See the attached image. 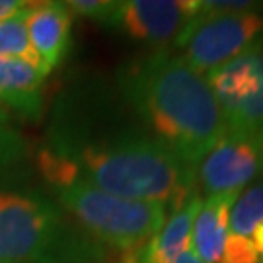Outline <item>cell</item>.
Returning a JSON list of instances; mask_svg holds the SVG:
<instances>
[{"label": "cell", "mask_w": 263, "mask_h": 263, "mask_svg": "<svg viewBox=\"0 0 263 263\" xmlns=\"http://www.w3.org/2000/svg\"><path fill=\"white\" fill-rule=\"evenodd\" d=\"M226 133L263 137V43L209 72Z\"/></svg>", "instance_id": "8992f818"}, {"label": "cell", "mask_w": 263, "mask_h": 263, "mask_svg": "<svg viewBox=\"0 0 263 263\" xmlns=\"http://www.w3.org/2000/svg\"><path fill=\"white\" fill-rule=\"evenodd\" d=\"M263 220V183H257L236 197L230 213V232L250 236Z\"/></svg>", "instance_id": "9a60e30c"}, {"label": "cell", "mask_w": 263, "mask_h": 263, "mask_svg": "<svg viewBox=\"0 0 263 263\" xmlns=\"http://www.w3.org/2000/svg\"><path fill=\"white\" fill-rule=\"evenodd\" d=\"M37 168L47 181L55 201L107 250L131 252L144 246L166 222L162 203L117 197L82 179L76 170L41 146Z\"/></svg>", "instance_id": "277c9868"}, {"label": "cell", "mask_w": 263, "mask_h": 263, "mask_svg": "<svg viewBox=\"0 0 263 263\" xmlns=\"http://www.w3.org/2000/svg\"><path fill=\"white\" fill-rule=\"evenodd\" d=\"M72 12L65 2H31L28 10L29 43L45 74L65 61L70 49Z\"/></svg>", "instance_id": "9c48e42d"}, {"label": "cell", "mask_w": 263, "mask_h": 263, "mask_svg": "<svg viewBox=\"0 0 263 263\" xmlns=\"http://www.w3.org/2000/svg\"><path fill=\"white\" fill-rule=\"evenodd\" d=\"M199 14V0H123L115 4L105 28L127 37L164 47L176 43Z\"/></svg>", "instance_id": "52a82bcc"}, {"label": "cell", "mask_w": 263, "mask_h": 263, "mask_svg": "<svg viewBox=\"0 0 263 263\" xmlns=\"http://www.w3.org/2000/svg\"><path fill=\"white\" fill-rule=\"evenodd\" d=\"M240 193H220L203 199L191 228V246L207 263H220L230 234V213Z\"/></svg>", "instance_id": "7c38bea8"}, {"label": "cell", "mask_w": 263, "mask_h": 263, "mask_svg": "<svg viewBox=\"0 0 263 263\" xmlns=\"http://www.w3.org/2000/svg\"><path fill=\"white\" fill-rule=\"evenodd\" d=\"M65 4L72 14L84 16V18H90L105 26L111 18L117 2H111V0H68Z\"/></svg>", "instance_id": "e0dca14e"}, {"label": "cell", "mask_w": 263, "mask_h": 263, "mask_svg": "<svg viewBox=\"0 0 263 263\" xmlns=\"http://www.w3.org/2000/svg\"><path fill=\"white\" fill-rule=\"evenodd\" d=\"M29 141L12 125L0 123V191L18 189L29 176Z\"/></svg>", "instance_id": "4fadbf2b"}, {"label": "cell", "mask_w": 263, "mask_h": 263, "mask_svg": "<svg viewBox=\"0 0 263 263\" xmlns=\"http://www.w3.org/2000/svg\"><path fill=\"white\" fill-rule=\"evenodd\" d=\"M45 78L35 65L0 59V105L10 117L35 121L43 113Z\"/></svg>", "instance_id": "8fae6325"}, {"label": "cell", "mask_w": 263, "mask_h": 263, "mask_svg": "<svg viewBox=\"0 0 263 263\" xmlns=\"http://www.w3.org/2000/svg\"><path fill=\"white\" fill-rule=\"evenodd\" d=\"M176 263H207V261H205V259L197 254V250H195L193 246H189L187 250L179 255Z\"/></svg>", "instance_id": "ffe728a7"}, {"label": "cell", "mask_w": 263, "mask_h": 263, "mask_svg": "<svg viewBox=\"0 0 263 263\" xmlns=\"http://www.w3.org/2000/svg\"><path fill=\"white\" fill-rule=\"evenodd\" d=\"M43 146L117 197L162 203L174 213L195 193L197 166L178 158L144 127L104 123L86 104L65 102Z\"/></svg>", "instance_id": "6da1fadb"}, {"label": "cell", "mask_w": 263, "mask_h": 263, "mask_svg": "<svg viewBox=\"0 0 263 263\" xmlns=\"http://www.w3.org/2000/svg\"><path fill=\"white\" fill-rule=\"evenodd\" d=\"M28 6L29 2H24V0H0V22L18 14L20 10L28 8Z\"/></svg>", "instance_id": "ac0fdd59"}, {"label": "cell", "mask_w": 263, "mask_h": 263, "mask_svg": "<svg viewBox=\"0 0 263 263\" xmlns=\"http://www.w3.org/2000/svg\"><path fill=\"white\" fill-rule=\"evenodd\" d=\"M263 174V137L224 133V137L199 160L197 179L209 195L240 193Z\"/></svg>", "instance_id": "ba28073f"}, {"label": "cell", "mask_w": 263, "mask_h": 263, "mask_svg": "<svg viewBox=\"0 0 263 263\" xmlns=\"http://www.w3.org/2000/svg\"><path fill=\"white\" fill-rule=\"evenodd\" d=\"M263 43L261 8L203 14L199 12L176 39L181 59L207 76L250 49Z\"/></svg>", "instance_id": "5b68a950"}, {"label": "cell", "mask_w": 263, "mask_h": 263, "mask_svg": "<svg viewBox=\"0 0 263 263\" xmlns=\"http://www.w3.org/2000/svg\"><path fill=\"white\" fill-rule=\"evenodd\" d=\"M31 6V2H29ZM28 8L20 10L18 14L0 22V59H16L35 65L45 74L43 66L39 63L35 51L29 43L28 35ZM47 76V74H45Z\"/></svg>", "instance_id": "5bb4252c"}, {"label": "cell", "mask_w": 263, "mask_h": 263, "mask_svg": "<svg viewBox=\"0 0 263 263\" xmlns=\"http://www.w3.org/2000/svg\"><path fill=\"white\" fill-rule=\"evenodd\" d=\"M203 199L197 191L176 209L156 234L144 246L125 252L119 263H176L191 246V228Z\"/></svg>", "instance_id": "30bf717a"}, {"label": "cell", "mask_w": 263, "mask_h": 263, "mask_svg": "<svg viewBox=\"0 0 263 263\" xmlns=\"http://www.w3.org/2000/svg\"><path fill=\"white\" fill-rule=\"evenodd\" d=\"M10 121H12V117H10L8 111H6V109L0 105V123H2V125H8Z\"/></svg>", "instance_id": "44dd1931"}, {"label": "cell", "mask_w": 263, "mask_h": 263, "mask_svg": "<svg viewBox=\"0 0 263 263\" xmlns=\"http://www.w3.org/2000/svg\"><path fill=\"white\" fill-rule=\"evenodd\" d=\"M109 254L53 197L0 191V263H107Z\"/></svg>", "instance_id": "3957f363"}, {"label": "cell", "mask_w": 263, "mask_h": 263, "mask_svg": "<svg viewBox=\"0 0 263 263\" xmlns=\"http://www.w3.org/2000/svg\"><path fill=\"white\" fill-rule=\"evenodd\" d=\"M220 263H261L254 242L248 236L228 234Z\"/></svg>", "instance_id": "2e32d148"}, {"label": "cell", "mask_w": 263, "mask_h": 263, "mask_svg": "<svg viewBox=\"0 0 263 263\" xmlns=\"http://www.w3.org/2000/svg\"><path fill=\"white\" fill-rule=\"evenodd\" d=\"M248 238L254 242L255 250H257V254H259V257L263 259V220L257 226H255L252 232H250V236H248Z\"/></svg>", "instance_id": "d6986e66"}, {"label": "cell", "mask_w": 263, "mask_h": 263, "mask_svg": "<svg viewBox=\"0 0 263 263\" xmlns=\"http://www.w3.org/2000/svg\"><path fill=\"white\" fill-rule=\"evenodd\" d=\"M123 102L170 152L197 166L224 137L222 113L207 76L179 55L158 49L129 61L117 72Z\"/></svg>", "instance_id": "7a4b0ae2"}]
</instances>
